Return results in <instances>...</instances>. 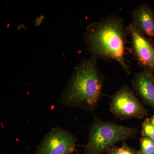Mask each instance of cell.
<instances>
[{"mask_svg": "<svg viewBox=\"0 0 154 154\" xmlns=\"http://www.w3.org/2000/svg\"><path fill=\"white\" fill-rule=\"evenodd\" d=\"M128 35L123 19L110 15L90 23L87 26L84 39L92 57L114 60L130 75V70L125 58Z\"/></svg>", "mask_w": 154, "mask_h": 154, "instance_id": "6da1fadb", "label": "cell"}, {"mask_svg": "<svg viewBox=\"0 0 154 154\" xmlns=\"http://www.w3.org/2000/svg\"><path fill=\"white\" fill-rule=\"evenodd\" d=\"M97 60L91 57L77 64L62 93L60 101L63 105L88 111L95 109L104 83Z\"/></svg>", "mask_w": 154, "mask_h": 154, "instance_id": "7a4b0ae2", "label": "cell"}, {"mask_svg": "<svg viewBox=\"0 0 154 154\" xmlns=\"http://www.w3.org/2000/svg\"><path fill=\"white\" fill-rule=\"evenodd\" d=\"M136 128L128 127L95 116L89 128L88 141L83 146L86 154H101L121 141L134 138Z\"/></svg>", "mask_w": 154, "mask_h": 154, "instance_id": "3957f363", "label": "cell"}, {"mask_svg": "<svg viewBox=\"0 0 154 154\" xmlns=\"http://www.w3.org/2000/svg\"><path fill=\"white\" fill-rule=\"evenodd\" d=\"M110 110L113 115L122 120L140 119L148 114L142 103L127 85L122 87L112 96Z\"/></svg>", "mask_w": 154, "mask_h": 154, "instance_id": "277c9868", "label": "cell"}, {"mask_svg": "<svg viewBox=\"0 0 154 154\" xmlns=\"http://www.w3.org/2000/svg\"><path fill=\"white\" fill-rule=\"evenodd\" d=\"M77 138L60 127L52 128L38 144L36 154H70L75 149Z\"/></svg>", "mask_w": 154, "mask_h": 154, "instance_id": "5b68a950", "label": "cell"}, {"mask_svg": "<svg viewBox=\"0 0 154 154\" xmlns=\"http://www.w3.org/2000/svg\"><path fill=\"white\" fill-rule=\"evenodd\" d=\"M127 29L131 38V51L139 65L154 74V46L131 23Z\"/></svg>", "mask_w": 154, "mask_h": 154, "instance_id": "8992f818", "label": "cell"}, {"mask_svg": "<svg viewBox=\"0 0 154 154\" xmlns=\"http://www.w3.org/2000/svg\"><path fill=\"white\" fill-rule=\"evenodd\" d=\"M131 20L139 32L154 38V10L148 3L140 4L132 11Z\"/></svg>", "mask_w": 154, "mask_h": 154, "instance_id": "52a82bcc", "label": "cell"}, {"mask_svg": "<svg viewBox=\"0 0 154 154\" xmlns=\"http://www.w3.org/2000/svg\"><path fill=\"white\" fill-rule=\"evenodd\" d=\"M131 84L143 102L154 109L153 74L144 70L138 72L135 74Z\"/></svg>", "mask_w": 154, "mask_h": 154, "instance_id": "ba28073f", "label": "cell"}, {"mask_svg": "<svg viewBox=\"0 0 154 154\" xmlns=\"http://www.w3.org/2000/svg\"><path fill=\"white\" fill-rule=\"evenodd\" d=\"M139 154H154V141L149 138L142 137L140 138Z\"/></svg>", "mask_w": 154, "mask_h": 154, "instance_id": "9c48e42d", "label": "cell"}, {"mask_svg": "<svg viewBox=\"0 0 154 154\" xmlns=\"http://www.w3.org/2000/svg\"><path fill=\"white\" fill-rule=\"evenodd\" d=\"M107 154H139L138 151L123 142L120 146H113L107 152Z\"/></svg>", "mask_w": 154, "mask_h": 154, "instance_id": "30bf717a", "label": "cell"}, {"mask_svg": "<svg viewBox=\"0 0 154 154\" xmlns=\"http://www.w3.org/2000/svg\"><path fill=\"white\" fill-rule=\"evenodd\" d=\"M141 134L154 141V125L151 123L149 118H146L142 124Z\"/></svg>", "mask_w": 154, "mask_h": 154, "instance_id": "8fae6325", "label": "cell"}, {"mask_svg": "<svg viewBox=\"0 0 154 154\" xmlns=\"http://www.w3.org/2000/svg\"><path fill=\"white\" fill-rule=\"evenodd\" d=\"M150 122L153 125H154V115L149 118Z\"/></svg>", "mask_w": 154, "mask_h": 154, "instance_id": "7c38bea8", "label": "cell"}, {"mask_svg": "<svg viewBox=\"0 0 154 154\" xmlns=\"http://www.w3.org/2000/svg\"></svg>", "mask_w": 154, "mask_h": 154, "instance_id": "4fadbf2b", "label": "cell"}]
</instances>
